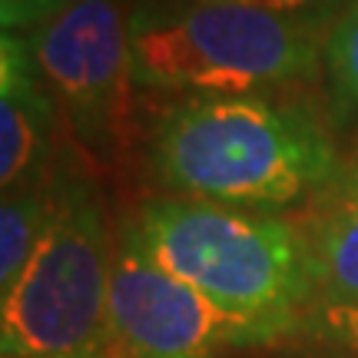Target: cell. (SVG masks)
<instances>
[{
    "label": "cell",
    "instance_id": "1",
    "mask_svg": "<svg viewBox=\"0 0 358 358\" xmlns=\"http://www.w3.org/2000/svg\"><path fill=\"white\" fill-rule=\"evenodd\" d=\"M153 166L169 189L236 209H282L338 173L325 129L259 93L186 96L159 120Z\"/></svg>",
    "mask_w": 358,
    "mask_h": 358
},
{
    "label": "cell",
    "instance_id": "2",
    "mask_svg": "<svg viewBox=\"0 0 358 358\" xmlns=\"http://www.w3.org/2000/svg\"><path fill=\"white\" fill-rule=\"evenodd\" d=\"M127 226L163 268L279 338L308 322L315 279L306 236L292 222L173 196L146 203Z\"/></svg>",
    "mask_w": 358,
    "mask_h": 358
},
{
    "label": "cell",
    "instance_id": "3",
    "mask_svg": "<svg viewBox=\"0 0 358 358\" xmlns=\"http://www.w3.org/2000/svg\"><path fill=\"white\" fill-rule=\"evenodd\" d=\"M127 27L133 83L159 93H256L319 66L312 20L236 0H143Z\"/></svg>",
    "mask_w": 358,
    "mask_h": 358
},
{
    "label": "cell",
    "instance_id": "4",
    "mask_svg": "<svg viewBox=\"0 0 358 358\" xmlns=\"http://www.w3.org/2000/svg\"><path fill=\"white\" fill-rule=\"evenodd\" d=\"M116 236L100 192L83 173L57 163L50 216L24 275L0 302L3 352L24 358H90L106 345V308Z\"/></svg>",
    "mask_w": 358,
    "mask_h": 358
},
{
    "label": "cell",
    "instance_id": "5",
    "mask_svg": "<svg viewBox=\"0 0 358 358\" xmlns=\"http://www.w3.org/2000/svg\"><path fill=\"white\" fill-rule=\"evenodd\" d=\"M279 335L213 302L163 268L127 222L116 232L106 352L116 358H219L232 348L266 345Z\"/></svg>",
    "mask_w": 358,
    "mask_h": 358
},
{
    "label": "cell",
    "instance_id": "6",
    "mask_svg": "<svg viewBox=\"0 0 358 358\" xmlns=\"http://www.w3.org/2000/svg\"><path fill=\"white\" fill-rule=\"evenodd\" d=\"M70 136L113 156L127 113L129 27L116 0H70L24 34Z\"/></svg>",
    "mask_w": 358,
    "mask_h": 358
},
{
    "label": "cell",
    "instance_id": "7",
    "mask_svg": "<svg viewBox=\"0 0 358 358\" xmlns=\"http://www.w3.org/2000/svg\"><path fill=\"white\" fill-rule=\"evenodd\" d=\"M60 110L24 34H0V186H40L57 166Z\"/></svg>",
    "mask_w": 358,
    "mask_h": 358
},
{
    "label": "cell",
    "instance_id": "8",
    "mask_svg": "<svg viewBox=\"0 0 358 358\" xmlns=\"http://www.w3.org/2000/svg\"><path fill=\"white\" fill-rule=\"evenodd\" d=\"M315 308L358 306V156L315 192L306 226Z\"/></svg>",
    "mask_w": 358,
    "mask_h": 358
},
{
    "label": "cell",
    "instance_id": "9",
    "mask_svg": "<svg viewBox=\"0 0 358 358\" xmlns=\"http://www.w3.org/2000/svg\"><path fill=\"white\" fill-rule=\"evenodd\" d=\"M50 216V179L3 192L0 203V299L10 292L34 259Z\"/></svg>",
    "mask_w": 358,
    "mask_h": 358
},
{
    "label": "cell",
    "instance_id": "10",
    "mask_svg": "<svg viewBox=\"0 0 358 358\" xmlns=\"http://www.w3.org/2000/svg\"><path fill=\"white\" fill-rule=\"evenodd\" d=\"M325 64L338 100L358 113V0L348 3L345 13L335 20L325 40Z\"/></svg>",
    "mask_w": 358,
    "mask_h": 358
},
{
    "label": "cell",
    "instance_id": "11",
    "mask_svg": "<svg viewBox=\"0 0 358 358\" xmlns=\"http://www.w3.org/2000/svg\"><path fill=\"white\" fill-rule=\"evenodd\" d=\"M306 329L338 345L358 348V306L348 308H315V315L306 322Z\"/></svg>",
    "mask_w": 358,
    "mask_h": 358
},
{
    "label": "cell",
    "instance_id": "12",
    "mask_svg": "<svg viewBox=\"0 0 358 358\" xmlns=\"http://www.w3.org/2000/svg\"><path fill=\"white\" fill-rule=\"evenodd\" d=\"M64 3H70V0H0V24H3V30L27 34L30 27L57 13Z\"/></svg>",
    "mask_w": 358,
    "mask_h": 358
},
{
    "label": "cell",
    "instance_id": "13",
    "mask_svg": "<svg viewBox=\"0 0 358 358\" xmlns=\"http://www.w3.org/2000/svg\"><path fill=\"white\" fill-rule=\"evenodd\" d=\"M236 3L272 13H289V17H306L312 10H325V7H335V3H355V0H236Z\"/></svg>",
    "mask_w": 358,
    "mask_h": 358
},
{
    "label": "cell",
    "instance_id": "14",
    "mask_svg": "<svg viewBox=\"0 0 358 358\" xmlns=\"http://www.w3.org/2000/svg\"><path fill=\"white\" fill-rule=\"evenodd\" d=\"M90 358H116V355H110V352L103 348V352H96V355H90Z\"/></svg>",
    "mask_w": 358,
    "mask_h": 358
},
{
    "label": "cell",
    "instance_id": "15",
    "mask_svg": "<svg viewBox=\"0 0 358 358\" xmlns=\"http://www.w3.org/2000/svg\"><path fill=\"white\" fill-rule=\"evenodd\" d=\"M3 358H24V355H17V352H3Z\"/></svg>",
    "mask_w": 358,
    "mask_h": 358
}]
</instances>
